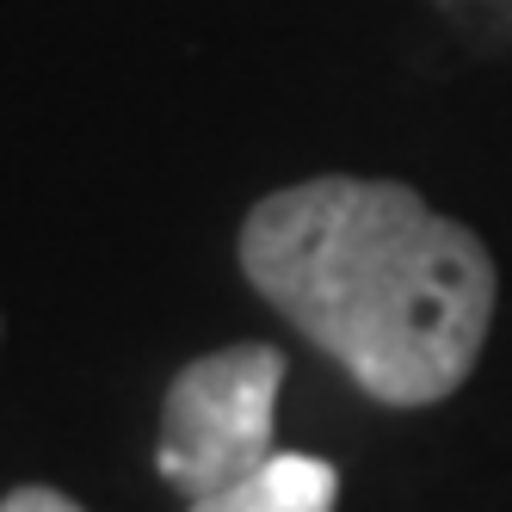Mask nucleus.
I'll return each instance as SVG.
<instances>
[{
  "label": "nucleus",
  "instance_id": "nucleus-3",
  "mask_svg": "<svg viewBox=\"0 0 512 512\" xmlns=\"http://www.w3.org/2000/svg\"><path fill=\"white\" fill-rule=\"evenodd\" d=\"M340 500V475L309 451H278L253 475H241L235 488L204 494L186 512H334Z\"/></svg>",
  "mask_w": 512,
  "mask_h": 512
},
{
  "label": "nucleus",
  "instance_id": "nucleus-1",
  "mask_svg": "<svg viewBox=\"0 0 512 512\" xmlns=\"http://www.w3.org/2000/svg\"><path fill=\"white\" fill-rule=\"evenodd\" d=\"M241 272L383 408H432L469 383L494 321V253L401 179L321 173L260 198Z\"/></svg>",
  "mask_w": 512,
  "mask_h": 512
},
{
  "label": "nucleus",
  "instance_id": "nucleus-4",
  "mask_svg": "<svg viewBox=\"0 0 512 512\" xmlns=\"http://www.w3.org/2000/svg\"><path fill=\"white\" fill-rule=\"evenodd\" d=\"M0 512H87V506H75L62 488H44V482H25V488H13L7 500H0Z\"/></svg>",
  "mask_w": 512,
  "mask_h": 512
},
{
  "label": "nucleus",
  "instance_id": "nucleus-2",
  "mask_svg": "<svg viewBox=\"0 0 512 512\" xmlns=\"http://www.w3.org/2000/svg\"><path fill=\"white\" fill-rule=\"evenodd\" d=\"M278 389H284V352L241 340L223 352L192 358L173 377L161 408V475L186 494H223L241 475L278 457Z\"/></svg>",
  "mask_w": 512,
  "mask_h": 512
}]
</instances>
